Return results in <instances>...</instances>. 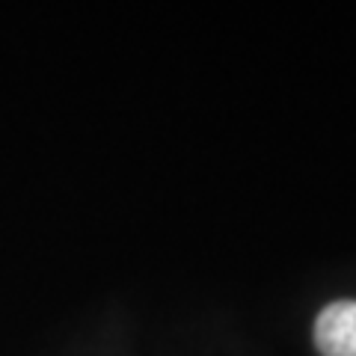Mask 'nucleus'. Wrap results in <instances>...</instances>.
<instances>
[{
	"label": "nucleus",
	"instance_id": "obj_1",
	"mask_svg": "<svg viewBox=\"0 0 356 356\" xmlns=\"http://www.w3.org/2000/svg\"><path fill=\"white\" fill-rule=\"evenodd\" d=\"M321 356H356V300H336L315 321Z\"/></svg>",
	"mask_w": 356,
	"mask_h": 356
}]
</instances>
